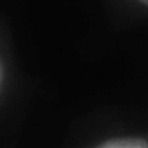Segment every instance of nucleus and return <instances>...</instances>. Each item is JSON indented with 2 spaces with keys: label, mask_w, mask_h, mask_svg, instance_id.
<instances>
[{
  "label": "nucleus",
  "mask_w": 148,
  "mask_h": 148,
  "mask_svg": "<svg viewBox=\"0 0 148 148\" xmlns=\"http://www.w3.org/2000/svg\"><path fill=\"white\" fill-rule=\"evenodd\" d=\"M99 148H148V143L137 137H119L106 140Z\"/></svg>",
  "instance_id": "1"
},
{
  "label": "nucleus",
  "mask_w": 148,
  "mask_h": 148,
  "mask_svg": "<svg viewBox=\"0 0 148 148\" xmlns=\"http://www.w3.org/2000/svg\"><path fill=\"white\" fill-rule=\"evenodd\" d=\"M138 1H141V3H143V4L148 5V0H138Z\"/></svg>",
  "instance_id": "2"
}]
</instances>
